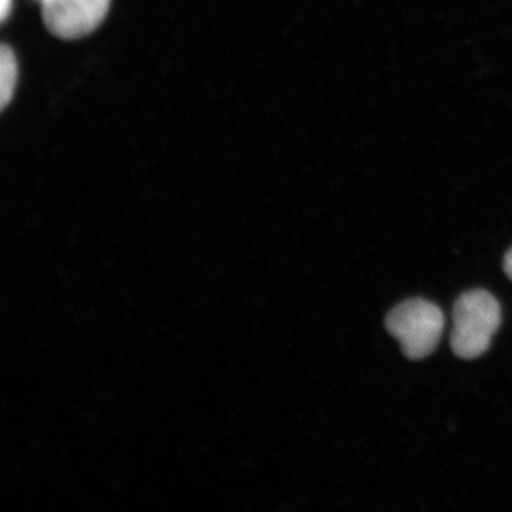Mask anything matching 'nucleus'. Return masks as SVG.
<instances>
[{
    "label": "nucleus",
    "instance_id": "f257e3e1",
    "mask_svg": "<svg viewBox=\"0 0 512 512\" xmlns=\"http://www.w3.org/2000/svg\"><path fill=\"white\" fill-rule=\"evenodd\" d=\"M453 323L451 349L461 359H476L487 352L500 328V303L481 289L463 293L454 305Z\"/></svg>",
    "mask_w": 512,
    "mask_h": 512
},
{
    "label": "nucleus",
    "instance_id": "f03ea898",
    "mask_svg": "<svg viewBox=\"0 0 512 512\" xmlns=\"http://www.w3.org/2000/svg\"><path fill=\"white\" fill-rule=\"evenodd\" d=\"M386 328L402 346L406 357L424 359L439 346L444 316L439 306L424 299L400 303L387 315Z\"/></svg>",
    "mask_w": 512,
    "mask_h": 512
},
{
    "label": "nucleus",
    "instance_id": "20e7f679",
    "mask_svg": "<svg viewBox=\"0 0 512 512\" xmlns=\"http://www.w3.org/2000/svg\"><path fill=\"white\" fill-rule=\"evenodd\" d=\"M18 83V60L10 47L0 45V111L5 110Z\"/></svg>",
    "mask_w": 512,
    "mask_h": 512
},
{
    "label": "nucleus",
    "instance_id": "423d86ee",
    "mask_svg": "<svg viewBox=\"0 0 512 512\" xmlns=\"http://www.w3.org/2000/svg\"><path fill=\"white\" fill-rule=\"evenodd\" d=\"M504 271L512 281V248L507 252L504 258Z\"/></svg>",
    "mask_w": 512,
    "mask_h": 512
},
{
    "label": "nucleus",
    "instance_id": "39448f33",
    "mask_svg": "<svg viewBox=\"0 0 512 512\" xmlns=\"http://www.w3.org/2000/svg\"><path fill=\"white\" fill-rule=\"evenodd\" d=\"M12 0H0V23L8 19L10 12H12Z\"/></svg>",
    "mask_w": 512,
    "mask_h": 512
},
{
    "label": "nucleus",
    "instance_id": "7ed1b4c3",
    "mask_svg": "<svg viewBox=\"0 0 512 512\" xmlns=\"http://www.w3.org/2000/svg\"><path fill=\"white\" fill-rule=\"evenodd\" d=\"M111 0H42V18L53 36L80 39L94 32L110 9Z\"/></svg>",
    "mask_w": 512,
    "mask_h": 512
},
{
    "label": "nucleus",
    "instance_id": "0eeeda50",
    "mask_svg": "<svg viewBox=\"0 0 512 512\" xmlns=\"http://www.w3.org/2000/svg\"><path fill=\"white\" fill-rule=\"evenodd\" d=\"M39 2H42V0H39Z\"/></svg>",
    "mask_w": 512,
    "mask_h": 512
}]
</instances>
